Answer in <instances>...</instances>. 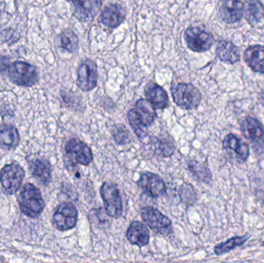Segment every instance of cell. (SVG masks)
<instances>
[{
  "label": "cell",
  "instance_id": "21",
  "mask_svg": "<svg viewBox=\"0 0 264 263\" xmlns=\"http://www.w3.org/2000/svg\"><path fill=\"white\" fill-rule=\"evenodd\" d=\"M216 53L219 60L225 63L234 64L240 60V49L230 41H220L216 47Z\"/></svg>",
  "mask_w": 264,
  "mask_h": 263
},
{
  "label": "cell",
  "instance_id": "6",
  "mask_svg": "<svg viewBox=\"0 0 264 263\" xmlns=\"http://www.w3.org/2000/svg\"><path fill=\"white\" fill-rule=\"evenodd\" d=\"M143 221L154 233L162 236L172 233V224L170 218L164 215L160 211L153 207H143L141 210Z\"/></svg>",
  "mask_w": 264,
  "mask_h": 263
},
{
  "label": "cell",
  "instance_id": "12",
  "mask_svg": "<svg viewBox=\"0 0 264 263\" xmlns=\"http://www.w3.org/2000/svg\"><path fill=\"white\" fill-rule=\"evenodd\" d=\"M137 184L138 187L150 197L156 199L166 194V183L158 174L154 173H143Z\"/></svg>",
  "mask_w": 264,
  "mask_h": 263
},
{
  "label": "cell",
  "instance_id": "4",
  "mask_svg": "<svg viewBox=\"0 0 264 263\" xmlns=\"http://www.w3.org/2000/svg\"><path fill=\"white\" fill-rule=\"evenodd\" d=\"M245 138L253 146L256 153H264V127L256 118L246 117L240 124Z\"/></svg>",
  "mask_w": 264,
  "mask_h": 263
},
{
  "label": "cell",
  "instance_id": "24",
  "mask_svg": "<svg viewBox=\"0 0 264 263\" xmlns=\"http://www.w3.org/2000/svg\"><path fill=\"white\" fill-rule=\"evenodd\" d=\"M135 109L147 128L153 124L157 117L156 110L152 107V105L146 100V99H140L137 100Z\"/></svg>",
  "mask_w": 264,
  "mask_h": 263
},
{
  "label": "cell",
  "instance_id": "15",
  "mask_svg": "<svg viewBox=\"0 0 264 263\" xmlns=\"http://www.w3.org/2000/svg\"><path fill=\"white\" fill-rule=\"evenodd\" d=\"M146 100L155 110H163L169 104L167 93L160 86L155 83H149L144 87Z\"/></svg>",
  "mask_w": 264,
  "mask_h": 263
},
{
  "label": "cell",
  "instance_id": "11",
  "mask_svg": "<svg viewBox=\"0 0 264 263\" xmlns=\"http://www.w3.org/2000/svg\"><path fill=\"white\" fill-rule=\"evenodd\" d=\"M184 38L187 47L195 52L207 51L214 42L213 36L210 32L193 26L185 30Z\"/></svg>",
  "mask_w": 264,
  "mask_h": 263
},
{
  "label": "cell",
  "instance_id": "28",
  "mask_svg": "<svg viewBox=\"0 0 264 263\" xmlns=\"http://www.w3.org/2000/svg\"><path fill=\"white\" fill-rule=\"evenodd\" d=\"M188 169L193 175L200 181L209 184L212 180V174L209 168L204 164L199 163L196 161H192L188 163Z\"/></svg>",
  "mask_w": 264,
  "mask_h": 263
},
{
  "label": "cell",
  "instance_id": "8",
  "mask_svg": "<svg viewBox=\"0 0 264 263\" xmlns=\"http://www.w3.org/2000/svg\"><path fill=\"white\" fill-rule=\"evenodd\" d=\"M101 196L106 214L111 218H119L123 213L122 197L119 189L113 183L106 181L101 187Z\"/></svg>",
  "mask_w": 264,
  "mask_h": 263
},
{
  "label": "cell",
  "instance_id": "27",
  "mask_svg": "<svg viewBox=\"0 0 264 263\" xmlns=\"http://www.w3.org/2000/svg\"><path fill=\"white\" fill-rule=\"evenodd\" d=\"M60 45L70 53H75L79 47V39L71 29H66L60 35Z\"/></svg>",
  "mask_w": 264,
  "mask_h": 263
},
{
  "label": "cell",
  "instance_id": "17",
  "mask_svg": "<svg viewBox=\"0 0 264 263\" xmlns=\"http://www.w3.org/2000/svg\"><path fill=\"white\" fill-rule=\"evenodd\" d=\"M221 19L225 23H237L240 21L244 15V4L240 1H225L219 8Z\"/></svg>",
  "mask_w": 264,
  "mask_h": 263
},
{
  "label": "cell",
  "instance_id": "9",
  "mask_svg": "<svg viewBox=\"0 0 264 263\" xmlns=\"http://www.w3.org/2000/svg\"><path fill=\"white\" fill-rule=\"evenodd\" d=\"M78 218V210L74 205L70 202H63L54 212L53 224L59 231H68L76 226Z\"/></svg>",
  "mask_w": 264,
  "mask_h": 263
},
{
  "label": "cell",
  "instance_id": "32",
  "mask_svg": "<svg viewBox=\"0 0 264 263\" xmlns=\"http://www.w3.org/2000/svg\"><path fill=\"white\" fill-rule=\"evenodd\" d=\"M262 246H264V242H262Z\"/></svg>",
  "mask_w": 264,
  "mask_h": 263
},
{
  "label": "cell",
  "instance_id": "22",
  "mask_svg": "<svg viewBox=\"0 0 264 263\" xmlns=\"http://www.w3.org/2000/svg\"><path fill=\"white\" fill-rule=\"evenodd\" d=\"M18 130L13 125H6L0 127V148L12 150L20 143Z\"/></svg>",
  "mask_w": 264,
  "mask_h": 263
},
{
  "label": "cell",
  "instance_id": "29",
  "mask_svg": "<svg viewBox=\"0 0 264 263\" xmlns=\"http://www.w3.org/2000/svg\"><path fill=\"white\" fill-rule=\"evenodd\" d=\"M112 135L115 142L119 145H125L129 144L131 141V133L122 124H118L114 126L112 129Z\"/></svg>",
  "mask_w": 264,
  "mask_h": 263
},
{
  "label": "cell",
  "instance_id": "10",
  "mask_svg": "<svg viewBox=\"0 0 264 263\" xmlns=\"http://www.w3.org/2000/svg\"><path fill=\"white\" fill-rule=\"evenodd\" d=\"M98 80L97 66L91 59L82 61L78 69L77 84L81 91L89 92L97 87Z\"/></svg>",
  "mask_w": 264,
  "mask_h": 263
},
{
  "label": "cell",
  "instance_id": "20",
  "mask_svg": "<svg viewBox=\"0 0 264 263\" xmlns=\"http://www.w3.org/2000/svg\"><path fill=\"white\" fill-rule=\"evenodd\" d=\"M244 58L253 71L264 73V46H251L246 49Z\"/></svg>",
  "mask_w": 264,
  "mask_h": 263
},
{
  "label": "cell",
  "instance_id": "16",
  "mask_svg": "<svg viewBox=\"0 0 264 263\" xmlns=\"http://www.w3.org/2000/svg\"><path fill=\"white\" fill-rule=\"evenodd\" d=\"M29 171L32 176L42 185H48L52 179V168L48 161L43 159H32L29 162Z\"/></svg>",
  "mask_w": 264,
  "mask_h": 263
},
{
  "label": "cell",
  "instance_id": "23",
  "mask_svg": "<svg viewBox=\"0 0 264 263\" xmlns=\"http://www.w3.org/2000/svg\"><path fill=\"white\" fill-rule=\"evenodd\" d=\"M245 17L252 25L257 24L264 16V7L258 1H248L245 3Z\"/></svg>",
  "mask_w": 264,
  "mask_h": 263
},
{
  "label": "cell",
  "instance_id": "14",
  "mask_svg": "<svg viewBox=\"0 0 264 263\" xmlns=\"http://www.w3.org/2000/svg\"><path fill=\"white\" fill-rule=\"evenodd\" d=\"M74 7L73 16L81 22H91L101 10L102 2L99 0L72 1Z\"/></svg>",
  "mask_w": 264,
  "mask_h": 263
},
{
  "label": "cell",
  "instance_id": "7",
  "mask_svg": "<svg viewBox=\"0 0 264 263\" xmlns=\"http://www.w3.org/2000/svg\"><path fill=\"white\" fill-rule=\"evenodd\" d=\"M24 178V170L16 164L6 165L0 171V181L4 192L9 196L15 195L20 190Z\"/></svg>",
  "mask_w": 264,
  "mask_h": 263
},
{
  "label": "cell",
  "instance_id": "30",
  "mask_svg": "<svg viewBox=\"0 0 264 263\" xmlns=\"http://www.w3.org/2000/svg\"><path fill=\"white\" fill-rule=\"evenodd\" d=\"M152 141L158 155L163 157H169L172 156L175 152V146L167 139L159 140L156 137H153Z\"/></svg>",
  "mask_w": 264,
  "mask_h": 263
},
{
  "label": "cell",
  "instance_id": "31",
  "mask_svg": "<svg viewBox=\"0 0 264 263\" xmlns=\"http://www.w3.org/2000/svg\"><path fill=\"white\" fill-rule=\"evenodd\" d=\"M179 196L181 198V202H184L185 205H193L196 202L197 196H196V191L194 187L190 184H182L180 187Z\"/></svg>",
  "mask_w": 264,
  "mask_h": 263
},
{
  "label": "cell",
  "instance_id": "25",
  "mask_svg": "<svg viewBox=\"0 0 264 263\" xmlns=\"http://www.w3.org/2000/svg\"><path fill=\"white\" fill-rule=\"evenodd\" d=\"M249 239H250L249 235H244L243 236H234V237L227 240V242L216 245L214 248V252L217 255H223L227 252H230V251L234 250L236 248L240 247L246 241L249 240Z\"/></svg>",
  "mask_w": 264,
  "mask_h": 263
},
{
  "label": "cell",
  "instance_id": "2",
  "mask_svg": "<svg viewBox=\"0 0 264 263\" xmlns=\"http://www.w3.org/2000/svg\"><path fill=\"white\" fill-rule=\"evenodd\" d=\"M9 79L15 85L29 87L39 81V72L36 66L23 61H15L7 66Z\"/></svg>",
  "mask_w": 264,
  "mask_h": 263
},
{
  "label": "cell",
  "instance_id": "1",
  "mask_svg": "<svg viewBox=\"0 0 264 263\" xmlns=\"http://www.w3.org/2000/svg\"><path fill=\"white\" fill-rule=\"evenodd\" d=\"M17 199L22 213L28 218H38L45 207L41 191L30 183L24 184Z\"/></svg>",
  "mask_w": 264,
  "mask_h": 263
},
{
  "label": "cell",
  "instance_id": "19",
  "mask_svg": "<svg viewBox=\"0 0 264 263\" xmlns=\"http://www.w3.org/2000/svg\"><path fill=\"white\" fill-rule=\"evenodd\" d=\"M126 237L130 243L143 247L149 243L150 233L145 224L141 221H135L128 227Z\"/></svg>",
  "mask_w": 264,
  "mask_h": 263
},
{
  "label": "cell",
  "instance_id": "3",
  "mask_svg": "<svg viewBox=\"0 0 264 263\" xmlns=\"http://www.w3.org/2000/svg\"><path fill=\"white\" fill-rule=\"evenodd\" d=\"M174 102L183 110H194L201 101L202 95L197 87L192 84L180 83L172 87Z\"/></svg>",
  "mask_w": 264,
  "mask_h": 263
},
{
  "label": "cell",
  "instance_id": "18",
  "mask_svg": "<svg viewBox=\"0 0 264 263\" xmlns=\"http://www.w3.org/2000/svg\"><path fill=\"white\" fill-rule=\"evenodd\" d=\"M126 18V12L119 4H110L106 7L101 14V22L108 28H116L120 26Z\"/></svg>",
  "mask_w": 264,
  "mask_h": 263
},
{
  "label": "cell",
  "instance_id": "5",
  "mask_svg": "<svg viewBox=\"0 0 264 263\" xmlns=\"http://www.w3.org/2000/svg\"><path fill=\"white\" fill-rule=\"evenodd\" d=\"M66 159L65 163L67 168L73 166L74 162L81 165H89L93 160V153L88 144L77 138L70 139L65 145Z\"/></svg>",
  "mask_w": 264,
  "mask_h": 263
},
{
  "label": "cell",
  "instance_id": "26",
  "mask_svg": "<svg viewBox=\"0 0 264 263\" xmlns=\"http://www.w3.org/2000/svg\"><path fill=\"white\" fill-rule=\"evenodd\" d=\"M130 125L133 129L135 134L140 139H144L147 136V128L143 122L141 117L135 108L131 109L127 114Z\"/></svg>",
  "mask_w": 264,
  "mask_h": 263
},
{
  "label": "cell",
  "instance_id": "13",
  "mask_svg": "<svg viewBox=\"0 0 264 263\" xmlns=\"http://www.w3.org/2000/svg\"><path fill=\"white\" fill-rule=\"evenodd\" d=\"M224 151L227 155L237 162L243 163L250 156V147L243 142L241 139L233 134L225 136L222 142Z\"/></svg>",
  "mask_w": 264,
  "mask_h": 263
}]
</instances>
